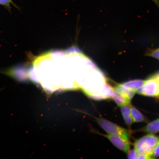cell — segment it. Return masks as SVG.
Instances as JSON below:
<instances>
[{"mask_svg": "<svg viewBox=\"0 0 159 159\" xmlns=\"http://www.w3.org/2000/svg\"><path fill=\"white\" fill-rule=\"evenodd\" d=\"M159 141L158 137L152 134L147 135L135 142L134 150L138 155L143 153L152 154V151Z\"/></svg>", "mask_w": 159, "mask_h": 159, "instance_id": "obj_1", "label": "cell"}, {"mask_svg": "<svg viewBox=\"0 0 159 159\" xmlns=\"http://www.w3.org/2000/svg\"><path fill=\"white\" fill-rule=\"evenodd\" d=\"M98 121L99 124L109 134L122 137L129 141L130 134L126 129L104 119H99Z\"/></svg>", "mask_w": 159, "mask_h": 159, "instance_id": "obj_2", "label": "cell"}, {"mask_svg": "<svg viewBox=\"0 0 159 159\" xmlns=\"http://www.w3.org/2000/svg\"><path fill=\"white\" fill-rule=\"evenodd\" d=\"M158 80L157 75L146 80L142 87L137 89L135 93L148 97H156L158 90Z\"/></svg>", "mask_w": 159, "mask_h": 159, "instance_id": "obj_3", "label": "cell"}, {"mask_svg": "<svg viewBox=\"0 0 159 159\" xmlns=\"http://www.w3.org/2000/svg\"><path fill=\"white\" fill-rule=\"evenodd\" d=\"M106 137L119 150L125 152H128L130 148L129 141L122 137L116 135L109 134L106 135Z\"/></svg>", "mask_w": 159, "mask_h": 159, "instance_id": "obj_4", "label": "cell"}, {"mask_svg": "<svg viewBox=\"0 0 159 159\" xmlns=\"http://www.w3.org/2000/svg\"><path fill=\"white\" fill-rule=\"evenodd\" d=\"M5 73L9 76L18 81L24 80L26 77L24 67L21 65L14 66L6 71Z\"/></svg>", "mask_w": 159, "mask_h": 159, "instance_id": "obj_5", "label": "cell"}, {"mask_svg": "<svg viewBox=\"0 0 159 159\" xmlns=\"http://www.w3.org/2000/svg\"><path fill=\"white\" fill-rule=\"evenodd\" d=\"M112 98L119 106L122 107L130 104V100L121 95L115 89L114 94Z\"/></svg>", "mask_w": 159, "mask_h": 159, "instance_id": "obj_6", "label": "cell"}, {"mask_svg": "<svg viewBox=\"0 0 159 159\" xmlns=\"http://www.w3.org/2000/svg\"><path fill=\"white\" fill-rule=\"evenodd\" d=\"M114 89L130 101L134 97L135 93L134 91L126 88L121 84L116 85Z\"/></svg>", "mask_w": 159, "mask_h": 159, "instance_id": "obj_7", "label": "cell"}, {"mask_svg": "<svg viewBox=\"0 0 159 159\" xmlns=\"http://www.w3.org/2000/svg\"><path fill=\"white\" fill-rule=\"evenodd\" d=\"M131 105H130L121 107V111L125 122L129 126H130L133 123L130 113Z\"/></svg>", "mask_w": 159, "mask_h": 159, "instance_id": "obj_8", "label": "cell"}, {"mask_svg": "<svg viewBox=\"0 0 159 159\" xmlns=\"http://www.w3.org/2000/svg\"><path fill=\"white\" fill-rule=\"evenodd\" d=\"M146 81V80H136L130 81L121 84L126 88L134 91L135 92L137 89L142 87L144 85Z\"/></svg>", "mask_w": 159, "mask_h": 159, "instance_id": "obj_9", "label": "cell"}, {"mask_svg": "<svg viewBox=\"0 0 159 159\" xmlns=\"http://www.w3.org/2000/svg\"><path fill=\"white\" fill-rule=\"evenodd\" d=\"M130 113L134 122H146V120L142 113L138 109L131 106Z\"/></svg>", "mask_w": 159, "mask_h": 159, "instance_id": "obj_10", "label": "cell"}, {"mask_svg": "<svg viewBox=\"0 0 159 159\" xmlns=\"http://www.w3.org/2000/svg\"><path fill=\"white\" fill-rule=\"evenodd\" d=\"M142 130L152 134L159 132V118L147 125Z\"/></svg>", "mask_w": 159, "mask_h": 159, "instance_id": "obj_11", "label": "cell"}, {"mask_svg": "<svg viewBox=\"0 0 159 159\" xmlns=\"http://www.w3.org/2000/svg\"><path fill=\"white\" fill-rule=\"evenodd\" d=\"M148 55L159 60V48L150 51Z\"/></svg>", "mask_w": 159, "mask_h": 159, "instance_id": "obj_12", "label": "cell"}, {"mask_svg": "<svg viewBox=\"0 0 159 159\" xmlns=\"http://www.w3.org/2000/svg\"><path fill=\"white\" fill-rule=\"evenodd\" d=\"M152 156L153 158L159 157V141L152 151Z\"/></svg>", "mask_w": 159, "mask_h": 159, "instance_id": "obj_13", "label": "cell"}, {"mask_svg": "<svg viewBox=\"0 0 159 159\" xmlns=\"http://www.w3.org/2000/svg\"><path fill=\"white\" fill-rule=\"evenodd\" d=\"M128 158L130 159H136L138 157V154L135 150L129 151Z\"/></svg>", "mask_w": 159, "mask_h": 159, "instance_id": "obj_14", "label": "cell"}, {"mask_svg": "<svg viewBox=\"0 0 159 159\" xmlns=\"http://www.w3.org/2000/svg\"><path fill=\"white\" fill-rule=\"evenodd\" d=\"M152 154L148 153L139 154L138 155V159H150L152 158Z\"/></svg>", "mask_w": 159, "mask_h": 159, "instance_id": "obj_15", "label": "cell"}, {"mask_svg": "<svg viewBox=\"0 0 159 159\" xmlns=\"http://www.w3.org/2000/svg\"><path fill=\"white\" fill-rule=\"evenodd\" d=\"M12 3L11 0H0V5L9 7L10 4Z\"/></svg>", "mask_w": 159, "mask_h": 159, "instance_id": "obj_16", "label": "cell"}, {"mask_svg": "<svg viewBox=\"0 0 159 159\" xmlns=\"http://www.w3.org/2000/svg\"><path fill=\"white\" fill-rule=\"evenodd\" d=\"M158 6L159 8V0H152Z\"/></svg>", "mask_w": 159, "mask_h": 159, "instance_id": "obj_17", "label": "cell"}, {"mask_svg": "<svg viewBox=\"0 0 159 159\" xmlns=\"http://www.w3.org/2000/svg\"><path fill=\"white\" fill-rule=\"evenodd\" d=\"M158 84H159V86H158V92L157 95V96H156L157 97H159V80H158Z\"/></svg>", "mask_w": 159, "mask_h": 159, "instance_id": "obj_18", "label": "cell"}, {"mask_svg": "<svg viewBox=\"0 0 159 159\" xmlns=\"http://www.w3.org/2000/svg\"><path fill=\"white\" fill-rule=\"evenodd\" d=\"M157 77L158 79L159 80V73L157 75Z\"/></svg>", "mask_w": 159, "mask_h": 159, "instance_id": "obj_19", "label": "cell"}]
</instances>
